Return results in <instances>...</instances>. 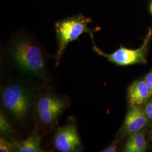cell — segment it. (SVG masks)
Wrapping results in <instances>:
<instances>
[{
	"mask_svg": "<svg viewBox=\"0 0 152 152\" xmlns=\"http://www.w3.org/2000/svg\"><path fill=\"white\" fill-rule=\"evenodd\" d=\"M12 60L25 74L44 78L46 63L44 53L37 45L26 38L16 41L10 50Z\"/></svg>",
	"mask_w": 152,
	"mask_h": 152,
	"instance_id": "cell-1",
	"label": "cell"
},
{
	"mask_svg": "<svg viewBox=\"0 0 152 152\" xmlns=\"http://www.w3.org/2000/svg\"><path fill=\"white\" fill-rule=\"evenodd\" d=\"M32 89L24 82L12 81L1 90V102L4 108L19 121L27 116L32 100Z\"/></svg>",
	"mask_w": 152,
	"mask_h": 152,
	"instance_id": "cell-2",
	"label": "cell"
},
{
	"mask_svg": "<svg viewBox=\"0 0 152 152\" xmlns=\"http://www.w3.org/2000/svg\"><path fill=\"white\" fill-rule=\"evenodd\" d=\"M90 19L82 15L71 17L58 22L55 24L56 32L58 40V49L56 55V66L59 63L64 50L71 42L80 37L82 34L92 31L88 27Z\"/></svg>",
	"mask_w": 152,
	"mask_h": 152,
	"instance_id": "cell-3",
	"label": "cell"
},
{
	"mask_svg": "<svg viewBox=\"0 0 152 152\" xmlns=\"http://www.w3.org/2000/svg\"><path fill=\"white\" fill-rule=\"evenodd\" d=\"M90 34L93 50L98 54L107 58L112 63L120 66L134 65L136 64H145L146 54L149 42L152 36V29L149 28L147 35L140 48L137 49H127L121 46L113 53L107 54L98 48L94 42L93 33Z\"/></svg>",
	"mask_w": 152,
	"mask_h": 152,
	"instance_id": "cell-4",
	"label": "cell"
},
{
	"mask_svg": "<svg viewBox=\"0 0 152 152\" xmlns=\"http://www.w3.org/2000/svg\"><path fill=\"white\" fill-rule=\"evenodd\" d=\"M53 142L55 149L59 152H78L81 149L78 132L73 124L58 127L55 134Z\"/></svg>",
	"mask_w": 152,
	"mask_h": 152,
	"instance_id": "cell-5",
	"label": "cell"
},
{
	"mask_svg": "<svg viewBox=\"0 0 152 152\" xmlns=\"http://www.w3.org/2000/svg\"><path fill=\"white\" fill-rule=\"evenodd\" d=\"M148 119L145 110L140 105L131 107L126 115L122 127L124 132L132 134L139 131L147 125Z\"/></svg>",
	"mask_w": 152,
	"mask_h": 152,
	"instance_id": "cell-6",
	"label": "cell"
},
{
	"mask_svg": "<svg viewBox=\"0 0 152 152\" xmlns=\"http://www.w3.org/2000/svg\"><path fill=\"white\" fill-rule=\"evenodd\" d=\"M150 96L151 90L145 80H140L134 82L128 90V103L130 107L145 103Z\"/></svg>",
	"mask_w": 152,
	"mask_h": 152,
	"instance_id": "cell-7",
	"label": "cell"
},
{
	"mask_svg": "<svg viewBox=\"0 0 152 152\" xmlns=\"http://www.w3.org/2000/svg\"><path fill=\"white\" fill-rule=\"evenodd\" d=\"M66 106L65 99L58 97L52 94L46 93L42 95L36 105V113L51 110H63Z\"/></svg>",
	"mask_w": 152,
	"mask_h": 152,
	"instance_id": "cell-8",
	"label": "cell"
},
{
	"mask_svg": "<svg viewBox=\"0 0 152 152\" xmlns=\"http://www.w3.org/2000/svg\"><path fill=\"white\" fill-rule=\"evenodd\" d=\"M147 144L144 133L136 132L131 136L124 149L125 152H144L147 151Z\"/></svg>",
	"mask_w": 152,
	"mask_h": 152,
	"instance_id": "cell-9",
	"label": "cell"
},
{
	"mask_svg": "<svg viewBox=\"0 0 152 152\" xmlns=\"http://www.w3.org/2000/svg\"><path fill=\"white\" fill-rule=\"evenodd\" d=\"M13 149L18 152H42L41 147V140L39 136L33 134L27 139L14 144Z\"/></svg>",
	"mask_w": 152,
	"mask_h": 152,
	"instance_id": "cell-10",
	"label": "cell"
},
{
	"mask_svg": "<svg viewBox=\"0 0 152 152\" xmlns=\"http://www.w3.org/2000/svg\"><path fill=\"white\" fill-rule=\"evenodd\" d=\"M0 130L1 133L4 135H8L12 132L11 125L2 113L0 115Z\"/></svg>",
	"mask_w": 152,
	"mask_h": 152,
	"instance_id": "cell-11",
	"label": "cell"
},
{
	"mask_svg": "<svg viewBox=\"0 0 152 152\" xmlns=\"http://www.w3.org/2000/svg\"><path fill=\"white\" fill-rule=\"evenodd\" d=\"M14 144L10 143L7 141L3 137H1L0 138V152H8L11 151L12 147L13 148Z\"/></svg>",
	"mask_w": 152,
	"mask_h": 152,
	"instance_id": "cell-12",
	"label": "cell"
},
{
	"mask_svg": "<svg viewBox=\"0 0 152 152\" xmlns=\"http://www.w3.org/2000/svg\"><path fill=\"white\" fill-rule=\"evenodd\" d=\"M144 110L149 118L152 120V100L147 103Z\"/></svg>",
	"mask_w": 152,
	"mask_h": 152,
	"instance_id": "cell-13",
	"label": "cell"
},
{
	"mask_svg": "<svg viewBox=\"0 0 152 152\" xmlns=\"http://www.w3.org/2000/svg\"><path fill=\"white\" fill-rule=\"evenodd\" d=\"M117 142H114L112 144H111L110 146L104 149L103 152H115L117 151Z\"/></svg>",
	"mask_w": 152,
	"mask_h": 152,
	"instance_id": "cell-14",
	"label": "cell"
},
{
	"mask_svg": "<svg viewBox=\"0 0 152 152\" xmlns=\"http://www.w3.org/2000/svg\"><path fill=\"white\" fill-rule=\"evenodd\" d=\"M144 80L146 82L148 86L150 88V89L152 90V71L150 72L148 74H147L145 76Z\"/></svg>",
	"mask_w": 152,
	"mask_h": 152,
	"instance_id": "cell-15",
	"label": "cell"
},
{
	"mask_svg": "<svg viewBox=\"0 0 152 152\" xmlns=\"http://www.w3.org/2000/svg\"><path fill=\"white\" fill-rule=\"evenodd\" d=\"M149 139L152 141V129L149 133Z\"/></svg>",
	"mask_w": 152,
	"mask_h": 152,
	"instance_id": "cell-16",
	"label": "cell"
},
{
	"mask_svg": "<svg viewBox=\"0 0 152 152\" xmlns=\"http://www.w3.org/2000/svg\"><path fill=\"white\" fill-rule=\"evenodd\" d=\"M150 11H151V13L152 15V1L151 5H150Z\"/></svg>",
	"mask_w": 152,
	"mask_h": 152,
	"instance_id": "cell-17",
	"label": "cell"
},
{
	"mask_svg": "<svg viewBox=\"0 0 152 152\" xmlns=\"http://www.w3.org/2000/svg\"><path fill=\"white\" fill-rule=\"evenodd\" d=\"M151 95H152V90H151Z\"/></svg>",
	"mask_w": 152,
	"mask_h": 152,
	"instance_id": "cell-18",
	"label": "cell"
}]
</instances>
